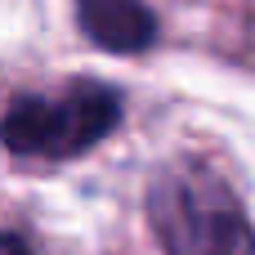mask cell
Wrapping results in <instances>:
<instances>
[{"mask_svg":"<svg viewBox=\"0 0 255 255\" xmlns=\"http://www.w3.org/2000/svg\"><path fill=\"white\" fill-rule=\"evenodd\" d=\"M0 255H36L18 233H0Z\"/></svg>","mask_w":255,"mask_h":255,"instance_id":"277c9868","label":"cell"},{"mask_svg":"<svg viewBox=\"0 0 255 255\" xmlns=\"http://www.w3.org/2000/svg\"><path fill=\"white\" fill-rule=\"evenodd\" d=\"M76 13L85 36L112 54H139L157 36V18L143 0H76Z\"/></svg>","mask_w":255,"mask_h":255,"instance_id":"3957f363","label":"cell"},{"mask_svg":"<svg viewBox=\"0 0 255 255\" xmlns=\"http://www.w3.org/2000/svg\"><path fill=\"white\" fill-rule=\"evenodd\" d=\"M148 215L166 255H255L242 206L197 161H179L152 184Z\"/></svg>","mask_w":255,"mask_h":255,"instance_id":"6da1fadb","label":"cell"},{"mask_svg":"<svg viewBox=\"0 0 255 255\" xmlns=\"http://www.w3.org/2000/svg\"><path fill=\"white\" fill-rule=\"evenodd\" d=\"M121 99L103 85H76L63 99H18L0 121V143L18 157H76L108 139Z\"/></svg>","mask_w":255,"mask_h":255,"instance_id":"7a4b0ae2","label":"cell"}]
</instances>
